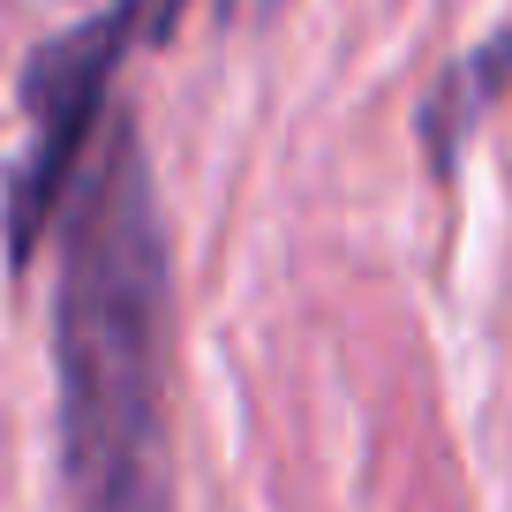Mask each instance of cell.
<instances>
[{
    "label": "cell",
    "mask_w": 512,
    "mask_h": 512,
    "mask_svg": "<svg viewBox=\"0 0 512 512\" xmlns=\"http://www.w3.org/2000/svg\"><path fill=\"white\" fill-rule=\"evenodd\" d=\"M505 91H512V23H505V31H490L482 46H467L460 61L430 83V98L415 106V144H422V159H430L437 181L460 174L467 136L482 128V113H490Z\"/></svg>",
    "instance_id": "cell-3"
},
{
    "label": "cell",
    "mask_w": 512,
    "mask_h": 512,
    "mask_svg": "<svg viewBox=\"0 0 512 512\" xmlns=\"http://www.w3.org/2000/svg\"><path fill=\"white\" fill-rule=\"evenodd\" d=\"M189 0H106L83 23L53 31L46 46L23 61V151L8 166L0 189V256L8 272H31L38 249L61 234V211L76 196L83 166H91L98 136H106V106H113V76L144 46H166Z\"/></svg>",
    "instance_id": "cell-2"
},
{
    "label": "cell",
    "mask_w": 512,
    "mask_h": 512,
    "mask_svg": "<svg viewBox=\"0 0 512 512\" xmlns=\"http://www.w3.org/2000/svg\"><path fill=\"white\" fill-rule=\"evenodd\" d=\"M53 407L76 512H174V241L128 113L61 211Z\"/></svg>",
    "instance_id": "cell-1"
},
{
    "label": "cell",
    "mask_w": 512,
    "mask_h": 512,
    "mask_svg": "<svg viewBox=\"0 0 512 512\" xmlns=\"http://www.w3.org/2000/svg\"><path fill=\"white\" fill-rule=\"evenodd\" d=\"M272 8H279V0H256V16H272Z\"/></svg>",
    "instance_id": "cell-4"
}]
</instances>
